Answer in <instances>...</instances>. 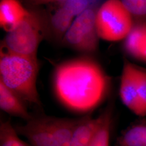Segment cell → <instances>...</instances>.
Segmentation results:
<instances>
[{
    "mask_svg": "<svg viewBox=\"0 0 146 146\" xmlns=\"http://www.w3.org/2000/svg\"><path fill=\"white\" fill-rule=\"evenodd\" d=\"M0 108L5 113L27 121L33 116L28 112L23 100L0 81Z\"/></svg>",
    "mask_w": 146,
    "mask_h": 146,
    "instance_id": "obj_11",
    "label": "cell"
},
{
    "mask_svg": "<svg viewBox=\"0 0 146 146\" xmlns=\"http://www.w3.org/2000/svg\"><path fill=\"white\" fill-rule=\"evenodd\" d=\"M31 4L34 5H42L54 3H61L66 0H27Z\"/></svg>",
    "mask_w": 146,
    "mask_h": 146,
    "instance_id": "obj_19",
    "label": "cell"
},
{
    "mask_svg": "<svg viewBox=\"0 0 146 146\" xmlns=\"http://www.w3.org/2000/svg\"><path fill=\"white\" fill-rule=\"evenodd\" d=\"M52 84L59 102L68 110L81 114L102 104L109 94L110 79L94 60L77 58L58 64Z\"/></svg>",
    "mask_w": 146,
    "mask_h": 146,
    "instance_id": "obj_1",
    "label": "cell"
},
{
    "mask_svg": "<svg viewBox=\"0 0 146 146\" xmlns=\"http://www.w3.org/2000/svg\"><path fill=\"white\" fill-rule=\"evenodd\" d=\"M75 17L61 6L54 12L50 19V28L58 38L63 37L72 26Z\"/></svg>",
    "mask_w": 146,
    "mask_h": 146,
    "instance_id": "obj_12",
    "label": "cell"
},
{
    "mask_svg": "<svg viewBox=\"0 0 146 146\" xmlns=\"http://www.w3.org/2000/svg\"><path fill=\"white\" fill-rule=\"evenodd\" d=\"M137 66L125 60L120 78L119 95L123 104L134 114L143 116L137 84Z\"/></svg>",
    "mask_w": 146,
    "mask_h": 146,
    "instance_id": "obj_7",
    "label": "cell"
},
{
    "mask_svg": "<svg viewBox=\"0 0 146 146\" xmlns=\"http://www.w3.org/2000/svg\"><path fill=\"white\" fill-rule=\"evenodd\" d=\"M137 22H146V0H120Z\"/></svg>",
    "mask_w": 146,
    "mask_h": 146,
    "instance_id": "obj_16",
    "label": "cell"
},
{
    "mask_svg": "<svg viewBox=\"0 0 146 146\" xmlns=\"http://www.w3.org/2000/svg\"><path fill=\"white\" fill-rule=\"evenodd\" d=\"M96 10L93 6L75 18L63 37L66 45L86 54L97 51L100 37L96 26Z\"/></svg>",
    "mask_w": 146,
    "mask_h": 146,
    "instance_id": "obj_6",
    "label": "cell"
},
{
    "mask_svg": "<svg viewBox=\"0 0 146 146\" xmlns=\"http://www.w3.org/2000/svg\"><path fill=\"white\" fill-rule=\"evenodd\" d=\"M38 70L37 58H30L1 49L0 81L23 101L40 107L41 102L36 86Z\"/></svg>",
    "mask_w": 146,
    "mask_h": 146,
    "instance_id": "obj_2",
    "label": "cell"
},
{
    "mask_svg": "<svg viewBox=\"0 0 146 146\" xmlns=\"http://www.w3.org/2000/svg\"><path fill=\"white\" fill-rule=\"evenodd\" d=\"M47 24L38 13L28 11L24 20L7 33L1 49L7 52L37 58L39 45L46 34Z\"/></svg>",
    "mask_w": 146,
    "mask_h": 146,
    "instance_id": "obj_4",
    "label": "cell"
},
{
    "mask_svg": "<svg viewBox=\"0 0 146 146\" xmlns=\"http://www.w3.org/2000/svg\"><path fill=\"white\" fill-rule=\"evenodd\" d=\"M123 48L129 56L146 62V22L135 23L124 40Z\"/></svg>",
    "mask_w": 146,
    "mask_h": 146,
    "instance_id": "obj_8",
    "label": "cell"
},
{
    "mask_svg": "<svg viewBox=\"0 0 146 146\" xmlns=\"http://www.w3.org/2000/svg\"><path fill=\"white\" fill-rule=\"evenodd\" d=\"M134 19L120 0H106L97 9L96 26L100 38L124 40L134 26Z\"/></svg>",
    "mask_w": 146,
    "mask_h": 146,
    "instance_id": "obj_5",
    "label": "cell"
},
{
    "mask_svg": "<svg viewBox=\"0 0 146 146\" xmlns=\"http://www.w3.org/2000/svg\"><path fill=\"white\" fill-rule=\"evenodd\" d=\"M137 84L139 99L143 116H146V70L137 67Z\"/></svg>",
    "mask_w": 146,
    "mask_h": 146,
    "instance_id": "obj_18",
    "label": "cell"
},
{
    "mask_svg": "<svg viewBox=\"0 0 146 146\" xmlns=\"http://www.w3.org/2000/svg\"><path fill=\"white\" fill-rule=\"evenodd\" d=\"M9 120H2L0 123V146H31L21 140Z\"/></svg>",
    "mask_w": 146,
    "mask_h": 146,
    "instance_id": "obj_14",
    "label": "cell"
},
{
    "mask_svg": "<svg viewBox=\"0 0 146 146\" xmlns=\"http://www.w3.org/2000/svg\"><path fill=\"white\" fill-rule=\"evenodd\" d=\"M82 118L33 116L25 125L14 127L18 134L25 136L32 146H69Z\"/></svg>",
    "mask_w": 146,
    "mask_h": 146,
    "instance_id": "obj_3",
    "label": "cell"
},
{
    "mask_svg": "<svg viewBox=\"0 0 146 146\" xmlns=\"http://www.w3.org/2000/svg\"><path fill=\"white\" fill-rule=\"evenodd\" d=\"M116 146H146V124L129 127L117 138Z\"/></svg>",
    "mask_w": 146,
    "mask_h": 146,
    "instance_id": "obj_13",
    "label": "cell"
},
{
    "mask_svg": "<svg viewBox=\"0 0 146 146\" xmlns=\"http://www.w3.org/2000/svg\"><path fill=\"white\" fill-rule=\"evenodd\" d=\"M28 11L17 0H1L0 25L7 33L11 31L24 20Z\"/></svg>",
    "mask_w": 146,
    "mask_h": 146,
    "instance_id": "obj_9",
    "label": "cell"
},
{
    "mask_svg": "<svg viewBox=\"0 0 146 146\" xmlns=\"http://www.w3.org/2000/svg\"><path fill=\"white\" fill-rule=\"evenodd\" d=\"M104 117L99 129L94 136L90 146H110L112 110L110 107L104 112Z\"/></svg>",
    "mask_w": 146,
    "mask_h": 146,
    "instance_id": "obj_15",
    "label": "cell"
},
{
    "mask_svg": "<svg viewBox=\"0 0 146 146\" xmlns=\"http://www.w3.org/2000/svg\"><path fill=\"white\" fill-rule=\"evenodd\" d=\"M104 117V113L96 118L83 117L74 131L69 146H90Z\"/></svg>",
    "mask_w": 146,
    "mask_h": 146,
    "instance_id": "obj_10",
    "label": "cell"
},
{
    "mask_svg": "<svg viewBox=\"0 0 146 146\" xmlns=\"http://www.w3.org/2000/svg\"><path fill=\"white\" fill-rule=\"evenodd\" d=\"M94 0H66L61 6L66 8L75 17L93 6Z\"/></svg>",
    "mask_w": 146,
    "mask_h": 146,
    "instance_id": "obj_17",
    "label": "cell"
}]
</instances>
